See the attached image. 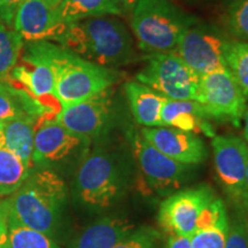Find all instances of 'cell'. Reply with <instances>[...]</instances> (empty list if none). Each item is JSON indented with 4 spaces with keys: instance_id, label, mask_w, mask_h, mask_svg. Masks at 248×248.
<instances>
[{
    "instance_id": "obj_29",
    "label": "cell",
    "mask_w": 248,
    "mask_h": 248,
    "mask_svg": "<svg viewBox=\"0 0 248 248\" xmlns=\"http://www.w3.org/2000/svg\"><path fill=\"white\" fill-rule=\"evenodd\" d=\"M224 248H248V237L244 215L229 223Z\"/></svg>"
},
{
    "instance_id": "obj_13",
    "label": "cell",
    "mask_w": 248,
    "mask_h": 248,
    "mask_svg": "<svg viewBox=\"0 0 248 248\" xmlns=\"http://www.w3.org/2000/svg\"><path fill=\"white\" fill-rule=\"evenodd\" d=\"M91 140L70 132L55 119L37 120L32 163L40 168L53 166L76 154H86Z\"/></svg>"
},
{
    "instance_id": "obj_3",
    "label": "cell",
    "mask_w": 248,
    "mask_h": 248,
    "mask_svg": "<svg viewBox=\"0 0 248 248\" xmlns=\"http://www.w3.org/2000/svg\"><path fill=\"white\" fill-rule=\"evenodd\" d=\"M59 44L92 63L110 69L131 63L136 57L132 36L122 21L111 15L68 24Z\"/></svg>"
},
{
    "instance_id": "obj_32",
    "label": "cell",
    "mask_w": 248,
    "mask_h": 248,
    "mask_svg": "<svg viewBox=\"0 0 248 248\" xmlns=\"http://www.w3.org/2000/svg\"><path fill=\"white\" fill-rule=\"evenodd\" d=\"M0 248H12L8 239L7 226H6L5 217L0 210Z\"/></svg>"
},
{
    "instance_id": "obj_11",
    "label": "cell",
    "mask_w": 248,
    "mask_h": 248,
    "mask_svg": "<svg viewBox=\"0 0 248 248\" xmlns=\"http://www.w3.org/2000/svg\"><path fill=\"white\" fill-rule=\"evenodd\" d=\"M214 166L222 187L241 212L247 206L246 163L248 144L233 135L212 138Z\"/></svg>"
},
{
    "instance_id": "obj_16",
    "label": "cell",
    "mask_w": 248,
    "mask_h": 248,
    "mask_svg": "<svg viewBox=\"0 0 248 248\" xmlns=\"http://www.w3.org/2000/svg\"><path fill=\"white\" fill-rule=\"evenodd\" d=\"M210 117L203 107L194 100H171L164 101L161 111L162 126H169L192 133H202L207 137H215V130Z\"/></svg>"
},
{
    "instance_id": "obj_2",
    "label": "cell",
    "mask_w": 248,
    "mask_h": 248,
    "mask_svg": "<svg viewBox=\"0 0 248 248\" xmlns=\"http://www.w3.org/2000/svg\"><path fill=\"white\" fill-rule=\"evenodd\" d=\"M67 204V186L53 170H31L22 185L0 202L5 218L49 235L61 224Z\"/></svg>"
},
{
    "instance_id": "obj_27",
    "label": "cell",
    "mask_w": 248,
    "mask_h": 248,
    "mask_svg": "<svg viewBox=\"0 0 248 248\" xmlns=\"http://www.w3.org/2000/svg\"><path fill=\"white\" fill-rule=\"evenodd\" d=\"M23 48V39L14 29L0 22V80L16 66Z\"/></svg>"
},
{
    "instance_id": "obj_35",
    "label": "cell",
    "mask_w": 248,
    "mask_h": 248,
    "mask_svg": "<svg viewBox=\"0 0 248 248\" xmlns=\"http://www.w3.org/2000/svg\"><path fill=\"white\" fill-rule=\"evenodd\" d=\"M243 215H244L245 225H246V231H247V237H248V204L245 207V209L243 210Z\"/></svg>"
},
{
    "instance_id": "obj_26",
    "label": "cell",
    "mask_w": 248,
    "mask_h": 248,
    "mask_svg": "<svg viewBox=\"0 0 248 248\" xmlns=\"http://www.w3.org/2000/svg\"><path fill=\"white\" fill-rule=\"evenodd\" d=\"M5 222L12 248H60L52 237L43 232L27 228L7 218H5Z\"/></svg>"
},
{
    "instance_id": "obj_7",
    "label": "cell",
    "mask_w": 248,
    "mask_h": 248,
    "mask_svg": "<svg viewBox=\"0 0 248 248\" xmlns=\"http://www.w3.org/2000/svg\"><path fill=\"white\" fill-rule=\"evenodd\" d=\"M230 38L218 28L199 23L194 18L183 30L175 52L201 77L226 68L224 52Z\"/></svg>"
},
{
    "instance_id": "obj_19",
    "label": "cell",
    "mask_w": 248,
    "mask_h": 248,
    "mask_svg": "<svg viewBox=\"0 0 248 248\" xmlns=\"http://www.w3.org/2000/svg\"><path fill=\"white\" fill-rule=\"evenodd\" d=\"M54 12L59 20L66 24L90 17L124 14L119 0H62Z\"/></svg>"
},
{
    "instance_id": "obj_10",
    "label": "cell",
    "mask_w": 248,
    "mask_h": 248,
    "mask_svg": "<svg viewBox=\"0 0 248 248\" xmlns=\"http://www.w3.org/2000/svg\"><path fill=\"white\" fill-rule=\"evenodd\" d=\"M217 199L208 186L176 191L160 204L159 223L169 234L191 237L197 231L203 214Z\"/></svg>"
},
{
    "instance_id": "obj_5",
    "label": "cell",
    "mask_w": 248,
    "mask_h": 248,
    "mask_svg": "<svg viewBox=\"0 0 248 248\" xmlns=\"http://www.w3.org/2000/svg\"><path fill=\"white\" fill-rule=\"evenodd\" d=\"M131 14L133 35L148 54L175 51L183 30L194 20L169 0H138Z\"/></svg>"
},
{
    "instance_id": "obj_14",
    "label": "cell",
    "mask_w": 248,
    "mask_h": 248,
    "mask_svg": "<svg viewBox=\"0 0 248 248\" xmlns=\"http://www.w3.org/2000/svg\"><path fill=\"white\" fill-rule=\"evenodd\" d=\"M139 131L155 148L176 162L192 167L202 163L208 156L203 140L195 133L169 126L142 128Z\"/></svg>"
},
{
    "instance_id": "obj_15",
    "label": "cell",
    "mask_w": 248,
    "mask_h": 248,
    "mask_svg": "<svg viewBox=\"0 0 248 248\" xmlns=\"http://www.w3.org/2000/svg\"><path fill=\"white\" fill-rule=\"evenodd\" d=\"M14 30L28 42H57L68 24L59 20L45 0H24L15 15Z\"/></svg>"
},
{
    "instance_id": "obj_4",
    "label": "cell",
    "mask_w": 248,
    "mask_h": 248,
    "mask_svg": "<svg viewBox=\"0 0 248 248\" xmlns=\"http://www.w3.org/2000/svg\"><path fill=\"white\" fill-rule=\"evenodd\" d=\"M125 183V169L121 157L99 147L86 153L79 163L74 193L86 208L105 209L121 198Z\"/></svg>"
},
{
    "instance_id": "obj_31",
    "label": "cell",
    "mask_w": 248,
    "mask_h": 248,
    "mask_svg": "<svg viewBox=\"0 0 248 248\" xmlns=\"http://www.w3.org/2000/svg\"><path fill=\"white\" fill-rule=\"evenodd\" d=\"M167 248H192L191 237L169 234L168 240H167Z\"/></svg>"
},
{
    "instance_id": "obj_18",
    "label": "cell",
    "mask_w": 248,
    "mask_h": 248,
    "mask_svg": "<svg viewBox=\"0 0 248 248\" xmlns=\"http://www.w3.org/2000/svg\"><path fill=\"white\" fill-rule=\"evenodd\" d=\"M124 92L136 123L144 128L162 126L161 111L167 100L163 95L135 80L124 84Z\"/></svg>"
},
{
    "instance_id": "obj_17",
    "label": "cell",
    "mask_w": 248,
    "mask_h": 248,
    "mask_svg": "<svg viewBox=\"0 0 248 248\" xmlns=\"http://www.w3.org/2000/svg\"><path fill=\"white\" fill-rule=\"evenodd\" d=\"M133 230L135 225L128 219L104 217L88 226L69 248H114Z\"/></svg>"
},
{
    "instance_id": "obj_21",
    "label": "cell",
    "mask_w": 248,
    "mask_h": 248,
    "mask_svg": "<svg viewBox=\"0 0 248 248\" xmlns=\"http://www.w3.org/2000/svg\"><path fill=\"white\" fill-rule=\"evenodd\" d=\"M31 116L44 117L39 105L26 92L15 89L6 82H0V122Z\"/></svg>"
},
{
    "instance_id": "obj_24",
    "label": "cell",
    "mask_w": 248,
    "mask_h": 248,
    "mask_svg": "<svg viewBox=\"0 0 248 248\" xmlns=\"http://www.w3.org/2000/svg\"><path fill=\"white\" fill-rule=\"evenodd\" d=\"M226 68L248 99V42L229 39L224 52Z\"/></svg>"
},
{
    "instance_id": "obj_36",
    "label": "cell",
    "mask_w": 248,
    "mask_h": 248,
    "mask_svg": "<svg viewBox=\"0 0 248 248\" xmlns=\"http://www.w3.org/2000/svg\"><path fill=\"white\" fill-rule=\"evenodd\" d=\"M45 1H46V4L49 6V7L54 9L59 4H60L62 0H45Z\"/></svg>"
},
{
    "instance_id": "obj_37",
    "label": "cell",
    "mask_w": 248,
    "mask_h": 248,
    "mask_svg": "<svg viewBox=\"0 0 248 248\" xmlns=\"http://www.w3.org/2000/svg\"><path fill=\"white\" fill-rule=\"evenodd\" d=\"M4 146V123L0 122V147Z\"/></svg>"
},
{
    "instance_id": "obj_34",
    "label": "cell",
    "mask_w": 248,
    "mask_h": 248,
    "mask_svg": "<svg viewBox=\"0 0 248 248\" xmlns=\"http://www.w3.org/2000/svg\"><path fill=\"white\" fill-rule=\"evenodd\" d=\"M244 140L248 144V109L244 116Z\"/></svg>"
},
{
    "instance_id": "obj_25",
    "label": "cell",
    "mask_w": 248,
    "mask_h": 248,
    "mask_svg": "<svg viewBox=\"0 0 248 248\" xmlns=\"http://www.w3.org/2000/svg\"><path fill=\"white\" fill-rule=\"evenodd\" d=\"M229 223L225 208L214 221L201 226L191 235L192 248H224Z\"/></svg>"
},
{
    "instance_id": "obj_9",
    "label": "cell",
    "mask_w": 248,
    "mask_h": 248,
    "mask_svg": "<svg viewBox=\"0 0 248 248\" xmlns=\"http://www.w3.org/2000/svg\"><path fill=\"white\" fill-rule=\"evenodd\" d=\"M126 138L142 178L151 190L167 194L181 187L191 166L176 162L161 153L135 128L128 130Z\"/></svg>"
},
{
    "instance_id": "obj_23",
    "label": "cell",
    "mask_w": 248,
    "mask_h": 248,
    "mask_svg": "<svg viewBox=\"0 0 248 248\" xmlns=\"http://www.w3.org/2000/svg\"><path fill=\"white\" fill-rule=\"evenodd\" d=\"M31 169L6 147H0V198L9 197L28 178Z\"/></svg>"
},
{
    "instance_id": "obj_8",
    "label": "cell",
    "mask_w": 248,
    "mask_h": 248,
    "mask_svg": "<svg viewBox=\"0 0 248 248\" xmlns=\"http://www.w3.org/2000/svg\"><path fill=\"white\" fill-rule=\"evenodd\" d=\"M210 119L240 126L247 111V98L228 68L214 70L199 78L197 100Z\"/></svg>"
},
{
    "instance_id": "obj_30",
    "label": "cell",
    "mask_w": 248,
    "mask_h": 248,
    "mask_svg": "<svg viewBox=\"0 0 248 248\" xmlns=\"http://www.w3.org/2000/svg\"><path fill=\"white\" fill-rule=\"evenodd\" d=\"M24 0H0V22L13 26L15 15Z\"/></svg>"
},
{
    "instance_id": "obj_12",
    "label": "cell",
    "mask_w": 248,
    "mask_h": 248,
    "mask_svg": "<svg viewBox=\"0 0 248 248\" xmlns=\"http://www.w3.org/2000/svg\"><path fill=\"white\" fill-rule=\"evenodd\" d=\"M113 86L88 100L62 107L55 120L70 132L93 140L105 136L113 125L115 99Z\"/></svg>"
},
{
    "instance_id": "obj_38",
    "label": "cell",
    "mask_w": 248,
    "mask_h": 248,
    "mask_svg": "<svg viewBox=\"0 0 248 248\" xmlns=\"http://www.w3.org/2000/svg\"><path fill=\"white\" fill-rule=\"evenodd\" d=\"M246 194H247V200H248V156H247V163H246Z\"/></svg>"
},
{
    "instance_id": "obj_22",
    "label": "cell",
    "mask_w": 248,
    "mask_h": 248,
    "mask_svg": "<svg viewBox=\"0 0 248 248\" xmlns=\"http://www.w3.org/2000/svg\"><path fill=\"white\" fill-rule=\"evenodd\" d=\"M217 13L226 35L248 42V0H217Z\"/></svg>"
},
{
    "instance_id": "obj_20",
    "label": "cell",
    "mask_w": 248,
    "mask_h": 248,
    "mask_svg": "<svg viewBox=\"0 0 248 248\" xmlns=\"http://www.w3.org/2000/svg\"><path fill=\"white\" fill-rule=\"evenodd\" d=\"M38 119L21 117L4 123V147L14 153L29 169H32L35 126Z\"/></svg>"
},
{
    "instance_id": "obj_6",
    "label": "cell",
    "mask_w": 248,
    "mask_h": 248,
    "mask_svg": "<svg viewBox=\"0 0 248 248\" xmlns=\"http://www.w3.org/2000/svg\"><path fill=\"white\" fill-rule=\"evenodd\" d=\"M136 78L166 99L197 100L200 77L175 51L147 55Z\"/></svg>"
},
{
    "instance_id": "obj_33",
    "label": "cell",
    "mask_w": 248,
    "mask_h": 248,
    "mask_svg": "<svg viewBox=\"0 0 248 248\" xmlns=\"http://www.w3.org/2000/svg\"><path fill=\"white\" fill-rule=\"evenodd\" d=\"M138 0H119V2L122 6L124 13L125 12H128V13H131L133 11V8H135L136 4H137Z\"/></svg>"
},
{
    "instance_id": "obj_1",
    "label": "cell",
    "mask_w": 248,
    "mask_h": 248,
    "mask_svg": "<svg viewBox=\"0 0 248 248\" xmlns=\"http://www.w3.org/2000/svg\"><path fill=\"white\" fill-rule=\"evenodd\" d=\"M24 53L40 59L51 68L55 95L62 107L88 100L120 79L116 69L92 63L52 42H28Z\"/></svg>"
},
{
    "instance_id": "obj_28",
    "label": "cell",
    "mask_w": 248,
    "mask_h": 248,
    "mask_svg": "<svg viewBox=\"0 0 248 248\" xmlns=\"http://www.w3.org/2000/svg\"><path fill=\"white\" fill-rule=\"evenodd\" d=\"M114 248H163L162 237L148 226L136 229Z\"/></svg>"
}]
</instances>
